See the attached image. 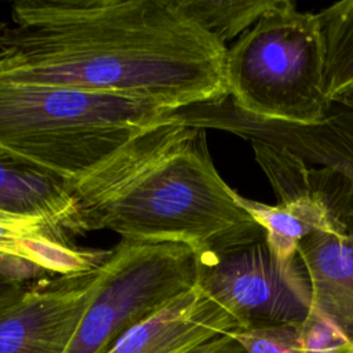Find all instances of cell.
Instances as JSON below:
<instances>
[{
	"label": "cell",
	"instance_id": "9c48e42d",
	"mask_svg": "<svg viewBox=\"0 0 353 353\" xmlns=\"http://www.w3.org/2000/svg\"><path fill=\"white\" fill-rule=\"evenodd\" d=\"M236 328V320L194 285L127 331L108 353H182Z\"/></svg>",
	"mask_w": 353,
	"mask_h": 353
},
{
	"label": "cell",
	"instance_id": "5bb4252c",
	"mask_svg": "<svg viewBox=\"0 0 353 353\" xmlns=\"http://www.w3.org/2000/svg\"><path fill=\"white\" fill-rule=\"evenodd\" d=\"M312 159L353 182V105L336 106L323 121L313 142Z\"/></svg>",
	"mask_w": 353,
	"mask_h": 353
},
{
	"label": "cell",
	"instance_id": "8fae6325",
	"mask_svg": "<svg viewBox=\"0 0 353 353\" xmlns=\"http://www.w3.org/2000/svg\"><path fill=\"white\" fill-rule=\"evenodd\" d=\"M324 39V94L331 105H353V0L317 12Z\"/></svg>",
	"mask_w": 353,
	"mask_h": 353
},
{
	"label": "cell",
	"instance_id": "e0dca14e",
	"mask_svg": "<svg viewBox=\"0 0 353 353\" xmlns=\"http://www.w3.org/2000/svg\"><path fill=\"white\" fill-rule=\"evenodd\" d=\"M323 353H353V341H341Z\"/></svg>",
	"mask_w": 353,
	"mask_h": 353
},
{
	"label": "cell",
	"instance_id": "277c9868",
	"mask_svg": "<svg viewBox=\"0 0 353 353\" xmlns=\"http://www.w3.org/2000/svg\"><path fill=\"white\" fill-rule=\"evenodd\" d=\"M324 55L317 12L277 0L228 48L229 98L261 119L317 124L332 106L324 94Z\"/></svg>",
	"mask_w": 353,
	"mask_h": 353
},
{
	"label": "cell",
	"instance_id": "9a60e30c",
	"mask_svg": "<svg viewBox=\"0 0 353 353\" xmlns=\"http://www.w3.org/2000/svg\"><path fill=\"white\" fill-rule=\"evenodd\" d=\"M28 287V284L11 280L0 270V316L25 294Z\"/></svg>",
	"mask_w": 353,
	"mask_h": 353
},
{
	"label": "cell",
	"instance_id": "ba28073f",
	"mask_svg": "<svg viewBox=\"0 0 353 353\" xmlns=\"http://www.w3.org/2000/svg\"><path fill=\"white\" fill-rule=\"evenodd\" d=\"M97 269L28 287L0 316V353H65L90 305Z\"/></svg>",
	"mask_w": 353,
	"mask_h": 353
},
{
	"label": "cell",
	"instance_id": "3957f363",
	"mask_svg": "<svg viewBox=\"0 0 353 353\" xmlns=\"http://www.w3.org/2000/svg\"><path fill=\"white\" fill-rule=\"evenodd\" d=\"M171 112L135 98L0 77V156L73 181Z\"/></svg>",
	"mask_w": 353,
	"mask_h": 353
},
{
	"label": "cell",
	"instance_id": "30bf717a",
	"mask_svg": "<svg viewBox=\"0 0 353 353\" xmlns=\"http://www.w3.org/2000/svg\"><path fill=\"white\" fill-rule=\"evenodd\" d=\"M0 212L43 219L80 234L77 204L66 181L29 163L0 156Z\"/></svg>",
	"mask_w": 353,
	"mask_h": 353
},
{
	"label": "cell",
	"instance_id": "4fadbf2b",
	"mask_svg": "<svg viewBox=\"0 0 353 353\" xmlns=\"http://www.w3.org/2000/svg\"><path fill=\"white\" fill-rule=\"evenodd\" d=\"M321 325L323 321L312 316L303 325H256L237 328L229 334L244 353H320L310 342H314Z\"/></svg>",
	"mask_w": 353,
	"mask_h": 353
},
{
	"label": "cell",
	"instance_id": "7c38bea8",
	"mask_svg": "<svg viewBox=\"0 0 353 353\" xmlns=\"http://www.w3.org/2000/svg\"><path fill=\"white\" fill-rule=\"evenodd\" d=\"M201 29L226 46L248 30L277 0H174Z\"/></svg>",
	"mask_w": 353,
	"mask_h": 353
},
{
	"label": "cell",
	"instance_id": "8992f818",
	"mask_svg": "<svg viewBox=\"0 0 353 353\" xmlns=\"http://www.w3.org/2000/svg\"><path fill=\"white\" fill-rule=\"evenodd\" d=\"M196 285L239 328L303 325L312 317L310 284L298 255L283 262L265 240L216 255H197Z\"/></svg>",
	"mask_w": 353,
	"mask_h": 353
},
{
	"label": "cell",
	"instance_id": "52a82bcc",
	"mask_svg": "<svg viewBox=\"0 0 353 353\" xmlns=\"http://www.w3.org/2000/svg\"><path fill=\"white\" fill-rule=\"evenodd\" d=\"M302 172L332 216L330 229L313 232L296 247L310 284L312 316L353 341V182L303 160Z\"/></svg>",
	"mask_w": 353,
	"mask_h": 353
},
{
	"label": "cell",
	"instance_id": "5b68a950",
	"mask_svg": "<svg viewBox=\"0 0 353 353\" xmlns=\"http://www.w3.org/2000/svg\"><path fill=\"white\" fill-rule=\"evenodd\" d=\"M196 252L181 243L124 240L98 266L90 305L65 353H108L132 327L196 285Z\"/></svg>",
	"mask_w": 353,
	"mask_h": 353
},
{
	"label": "cell",
	"instance_id": "7a4b0ae2",
	"mask_svg": "<svg viewBox=\"0 0 353 353\" xmlns=\"http://www.w3.org/2000/svg\"><path fill=\"white\" fill-rule=\"evenodd\" d=\"M205 131L167 119L68 181L80 234L109 229L124 240L181 243L197 255L263 241L262 226L218 174Z\"/></svg>",
	"mask_w": 353,
	"mask_h": 353
},
{
	"label": "cell",
	"instance_id": "6da1fadb",
	"mask_svg": "<svg viewBox=\"0 0 353 353\" xmlns=\"http://www.w3.org/2000/svg\"><path fill=\"white\" fill-rule=\"evenodd\" d=\"M228 47L174 0H18L0 21V77L148 101H222Z\"/></svg>",
	"mask_w": 353,
	"mask_h": 353
},
{
	"label": "cell",
	"instance_id": "2e32d148",
	"mask_svg": "<svg viewBox=\"0 0 353 353\" xmlns=\"http://www.w3.org/2000/svg\"><path fill=\"white\" fill-rule=\"evenodd\" d=\"M182 353H244V350L237 343V341L233 339L232 335L228 332L204 345L196 346Z\"/></svg>",
	"mask_w": 353,
	"mask_h": 353
}]
</instances>
